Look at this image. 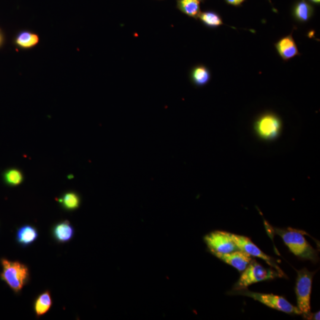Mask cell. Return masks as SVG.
I'll return each mask as SVG.
<instances>
[{"label": "cell", "instance_id": "1", "mask_svg": "<svg viewBox=\"0 0 320 320\" xmlns=\"http://www.w3.org/2000/svg\"><path fill=\"white\" fill-rule=\"evenodd\" d=\"M272 228L275 233L282 237L285 245L294 255L303 259L318 262V253L307 242L302 233L290 229L283 230Z\"/></svg>", "mask_w": 320, "mask_h": 320}, {"label": "cell", "instance_id": "2", "mask_svg": "<svg viewBox=\"0 0 320 320\" xmlns=\"http://www.w3.org/2000/svg\"><path fill=\"white\" fill-rule=\"evenodd\" d=\"M2 271L0 278L15 294H19L29 280V270L26 265L19 262L2 259Z\"/></svg>", "mask_w": 320, "mask_h": 320}, {"label": "cell", "instance_id": "3", "mask_svg": "<svg viewBox=\"0 0 320 320\" xmlns=\"http://www.w3.org/2000/svg\"><path fill=\"white\" fill-rule=\"evenodd\" d=\"M282 277L283 276L277 271L265 268L255 260H252L245 270L242 272L239 281L234 285L233 290L247 289L250 285L259 282L274 280Z\"/></svg>", "mask_w": 320, "mask_h": 320}, {"label": "cell", "instance_id": "4", "mask_svg": "<svg viewBox=\"0 0 320 320\" xmlns=\"http://www.w3.org/2000/svg\"><path fill=\"white\" fill-rule=\"evenodd\" d=\"M298 272L296 293L297 299V308L299 309L304 318L312 320L313 313L311 312L312 287L313 278L316 272H310L304 268Z\"/></svg>", "mask_w": 320, "mask_h": 320}, {"label": "cell", "instance_id": "5", "mask_svg": "<svg viewBox=\"0 0 320 320\" xmlns=\"http://www.w3.org/2000/svg\"><path fill=\"white\" fill-rule=\"evenodd\" d=\"M230 294L252 298L264 305L278 311L287 314H293V315H302V313L297 307L293 306L283 297L275 296L272 294L252 292L247 289L233 290Z\"/></svg>", "mask_w": 320, "mask_h": 320}, {"label": "cell", "instance_id": "6", "mask_svg": "<svg viewBox=\"0 0 320 320\" xmlns=\"http://www.w3.org/2000/svg\"><path fill=\"white\" fill-rule=\"evenodd\" d=\"M281 120L273 113H266L255 121L254 129L257 136L265 141H273L280 137L281 133Z\"/></svg>", "mask_w": 320, "mask_h": 320}, {"label": "cell", "instance_id": "7", "mask_svg": "<svg viewBox=\"0 0 320 320\" xmlns=\"http://www.w3.org/2000/svg\"><path fill=\"white\" fill-rule=\"evenodd\" d=\"M208 249L212 254L228 253L239 250L231 239L229 233L225 231H214L208 234L204 238Z\"/></svg>", "mask_w": 320, "mask_h": 320}, {"label": "cell", "instance_id": "8", "mask_svg": "<svg viewBox=\"0 0 320 320\" xmlns=\"http://www.w3.org/2000/svg\"><path fill=\"white\" fill-rule=\"evenodd\" d=\"M229 235L239 250H243L251 256L256 257V258L264 260L269 266L284 277L285 275L284 272L276 264L274 260L271 257L263 252L250 239L243 236L237 235V234L230 233H229Z\"/></svg>", "mask_w": 320, "mask_h": 320}, {"label": "cell", "instance_id": "9", "mask_svg": "<svg viewBox=\"0 0 320 320\" xmlns=\"http://www.w3.org/2000/svg\"><path fill=\"white\" fill-rule=\"evenodd\" d=\"M214 255L241 272L245 271L252 261L251 256L241 250L224 254L217 253Z\"/></svg>", "mask_w": 320, "mask_h": 320}, {"label": "cell", "instance_id": "10", "mask_svg": "<svg viewBox=\"0 0 320 320\" xmlns=\"http://www.w3.org/2000/svg\"><path fill=\"white\" fill-rule=\"evenodd\" d=\"M275 46L279 55L285 61H289L295 56L300 55L292 34L282 38Z\"/></svg>", "mask_w": 320, "mask_h": 320}, {"label": "cell", "instance_id": "11", "mask_svg": "<svg viewBox=\"0 0 320 320\" xmlns=\"http://www.w3.org/2000/svg\"><path fill=\"white\" fill-rule=\"evenodd\" d=\"M52 234L57 242L67 243L73 238L74 229L68 221H64L55 225Z\"/></svg>", "mask_w": 320, "mask_h": 320}, {"label": "cell", "instance_id": "12", "mask_svg": "<svg viewBox=\"0 0 320 320\" xmlns=\"http://www.w3.org/2000/svg\"><path fill=\"white\" fill-rule=\"evenodd\" d=\"M37 237L38 232L36 228L29 225L20 227L16 234L17 242L23 247L31 245L35 242Z\"/></svg>", "mask_w": 320, "mask_h": 320}, {"label": "cell", "instance_id": "13", "mask_svg": "<svg viewBox=\"0 0 320 320\" xmlns=\"http://www.w3.org/2000/svg\"><path fill=\"white\" fill-rule=\"evenodd\" d=\"M52 305L51 295L49 291H45L37 297L34 303V311L37 318L45 315Z\"/></svg>", "mask_w": 320, "mask_h": 320}, {"label": "cell", "instance_id": "14", "mask_svg": "<svg viewBox=\"0 0 320 320\" xmlns=\"http://www.w3.org/2000/svg\"><path fill=\"white\" fill-rule=\"evenodd\" d=\"M313 8L311 4L306 0L297 3L294 9V16L300 22H307L312 17Z\"/></svg>", "mask_w": 320, "mask_h": 320}, {"label": "cell", "instance_id": "15", "mask_svg": "<svg viewBox=\"0 0 320 320\" xmlns=\"http://www.w3.org/2000/svg\"><path fill=\"white\" fill-rule=\"evenodd\" d=\"M178 7L183 13L192 17L201 14L200 0H178Z\"/></svg>", "mask_w": 320, "mask_h": 320}, {"label": "cell", "instance_id": "16", "mask_svg": "<svg viewBox=\"0 0 320 320\" xmlns=\"http://www.w3.org/2000/svg\"><path fill=\"white\" fill-rule=\"evenodd\" d=\"M191 78L193 83L198 86H203L210 80L211 74L209 69L205 66L199 65L193 69Z\"/></svg>", "mask_w": 320, "mask_h": 320}, {"label": "cell", "instance_id": "17", "mask_svg": "<svg viewBox=\"0 0 320 320\" xmlns=\"http://www.w3.org/2000/svg\"><path fill=\"white\" fill-rule=\"evenodd\" d=\"M2 178L6 185L11 187L20 185L24 179L23 173L15 168L6 170L3 173Z\"/></svg>", "mask_w": 320, "mask_h": 320}, {"label": "cell", "instance_id": "18", "mask_svg": "<svg viewBox=\"0 0 320 320\" xmlns=\"http://www.w3.org/2000/svg\"><path fill=\"white\" fill-rule=\"evenodd\" d=\"M59 202L65 210L74 211L80 206V198L77 193L69 192L65 193L61 198L59 199Z\"/></svg>", "mask_w": 320, "mask_h": 320}, {"label": "cell", "instance_id": "19", "mask_svg": "<svg viewBox=\"0 0 320 320\" xmlns=\"http://www.w3.org/2000/svg\"><path fill=\"white\" fill-rule=\"evenodd\" d=\"M198 17L208 27H217L224 24L220 15L214 11L201 12Z\"/></svg>", "mask_w": 320, "mask_h": 320}, {"label": "cell", "instance_id": "20", "mask_svg": "<svg viewBox=\"0 0 320 320\" xmlns=\"http://www.w3.org/2000/svg\"><path fill=\"white\" fill-rule=\"evenodd\" d=\"M38 42H39V37L36 34L27 32V31L21 33L16 39L17 45L24 48L34 46Z\"/></svg>", "mask_w": 320, "mask_h": 320}, {"label": "cell", "instance_id": "21", "mask_svg": "<svg viewBox=\"0 0 320 320\" xmlns=\"http://www.w3.org/2000/svg\"><path fill=\"white\" fill-rule=\"evenodd\" d=\"M228 4L234 6H238L242 4L245 0H226Z\"/></svg>", "mask_w": 320, "mask_h": 320}, {"label": "cell", "instance_id": "22", "mask_svg": "<svg viewBox=\"0 0 320 320\" xmlns=\"http://www.w3.org/2000/svg\"><path fill=\"white\" fill-rule=\"evenodd\" d=\"M320 319V312L313 314L312 320H319Z\"/></svg>", "mask_w": 320, "mask_h": 320}, {"label": "cell", "instance_id": "23", "mask_svg": "<svg viewBox=\"0 0 320 320\" xmlns=\"http://www.w3.org/2000/svg\"><path fill=\"white\" fill-rule=\"evenodd\" d=\"M310 1L314 3H316V4H320V0H310Z\"/></svg>", "mask_w": 320, "mask_h": 320}, {"label": "cell", "instance_id": "24", "mask_svg": "<svg viewBox=\"0 0 320 320\" xmlns=\"http://www.w3.org/2000/svg\"><path fill=\"white\" fill-rule=\"evenodd\" d=\"M1 41H2V38H1V35H0V44H1Z\"/></svg>", "mask_w": 320, "mask_h": 320}]
</instances>
